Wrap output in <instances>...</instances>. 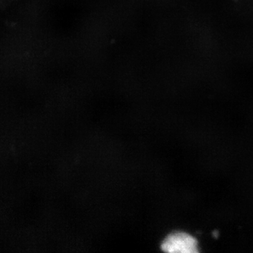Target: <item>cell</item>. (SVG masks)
<instances>
[{"label":"cell","instance_id":"6da1fadb","mask_svg":"<svg viewBox=\"0 0 253 253\" xmlns=\"http://www.w3.org/2000/svg\"><path fill=\"white\" fill-rule=\"evenodd\" d=\"M161 249L165 252L171 253H197V241L186 233H173L163 241Z\"/></svg>","mask_w":253,"mask_h":253}]
</instances>
